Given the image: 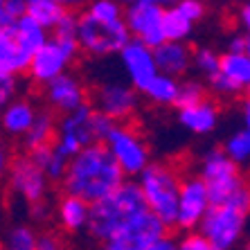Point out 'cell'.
Returning <instances> with one entry per match:
<instances>
[{
	"instance_id": "obj_1",
	"label": "cell",
	"mask_w": 250,
	"mask_h": 250,
	"mask_svg": "<svg viewBox=\"0 0 250 250\" xmlns=\"http://www.w3.org/2000/svg\"><path fill=\"white\" fill-rule=\"evenodd\" d=\"M86 232L108 250H156L169 226L153 214L138 181H124L108 196L90 203Z\"/></svg>"
},
{
	"instance_id": "obj_2",
	"label": "cell",
	"mask_w": 250,
	"mask_h": 250,
	"mask_svg": "<svg viewBox=\"0 0 250 250\" xmlns=\"http://www.w3.org/2000/svg\"><path fill=\"white\" fill-rule=\"evenodd\" d=\"M124 181L126 174L120 169L104 142H90L82 146L68 160L65 174L61 178L65 192L88 203H97L99 198L108 196Z\"/></svg>"
},
{
	"instance_id": "obj_3",
	"label": "cell",
	"mask_w": 250,
	"mask_h": 250,
	"mask_svg": "<svg viewBox=\"0 0 250 250\" xmlns=\"http://www.w3.org/2000/svg\"><path fill=\"white\" fill-rule=\"evenodd\" d=\"M198 176L208 185L209 203H228L250 214V185L223 149H212L201 158Z\"/></svg>"
},
{
	"instance_id": "obj_4",
	"label": "cell",
	"mask_w": 250,
	"mask_h": 250,
	"mask_svg": "<svg viewBox=\"0 0 250 250\" xmlns=\"http://www.w3.org/2000/svg\"><path fill=\"white\" fill-rule=\"evenodd\" d=\"M113 126L115 122L111 117L97 111L93 104L83 102L75 111L63 113V117L57 122V138L52 145L65 158H72L82 146L90 142H104Z\"/></svg>"
},
{
	"instance_id": "obj_5",
	"label": "cell",
	"mask_w": 250,
	"mask_h": 250,
	"mask_svg": "<svg viewBox=\"0 0 250 250\" xmlns=\"http://www.w3.org/2000/svg\"><path fill=\"white\" fill-rule=\"evenodd\" d=\"M135 178L149 209L165 226L174 228L181 174L167 163H149Z\"/></svg>"
},
{
	"instance_id": "obj_6",
	"label": "cell",
	"mask_w": 250,
	"mask_h": 250,
	"mask_svg": "<svg viewBox=\"0 0 250 250\" xmlns=\"http://www.w3.org/2000/svg\"><path fill=\"white\" fill-rule=\"evenodd\" d=\"M248 226V214L228 203H209L198 230L209 241L212 250H230L241 244Z\"/></svg>"
},
{
	"instance_id": "obj_7",
	"label": "cell",
	"mask_w": 250,
	"mask_h": 250,
	"mask_svg": "<svg viewBox=\"0 0 250 250\" xmlns=\"http://www.w3.org/2000/svg\"><path fill=\"white\" fill-rule=\"evenodd\" d=\"M82 52L79 41L77 39H63V36H50L32 57L27 63L29 79L39 86H45L50 79H54L57 75L65 72L70 68V63L75 61Z\"/></svg>"
},
{
	"instance_id": "obj_8",
	"label": "cell",
	"mask_w": 250,
	"mask_h": 250,
	"mask_svg": "<svg viewBox=\"0 0 250 250\" xmlns=\"http://www.w3.org/2000/svg\"><path fill=\"white\" fill-rule=\"evenodd\" d=\"M131 39L124 18L113 21V23H102L97 18L88 16L86 12L79 14L77 23V41L82 52L90 57H108V54L120 52V47Z\"/></svg>"
},
{
	"instance_id": "obj_9",
	"label": "cell",
	"mask_w": 250,
	"mask_h": 250,
	"mask_svg": "<svg viewBox=\"0 0 250 250\" xmlns=\"http://www.w3.org/2000/svg\"><path fill=\"white\" fill-rule=\"evenodd\" d=\"M104 145L108 146L111 156L115 158V163L120 165L126 178L138 176L146 165L151 163V151L149 145L145 142V138L128 124L115 122V126L108 131V135L104 138Z\"/></svg>"
},
{
	"instance_id": "obj_10",
	"label": "cell",
	"mask_w": 250,
	"mask_h": 250,
	"mask_svg": "<svg viewBox=\"0 0 250 250\" xmlns=\"http://www.w3.org/2000/svg\"><path fill=\"white\" fill-rule=\"evenodd\" d=\"M7 183H9V189H12L14 196H18L27 205L45 201L47 189H50V178L32 160V156H21L9 163Z\"/></svg>"
},
{
	"instance_id": "obj_11",
	"label": "cell",
	"mask_w": 250,
	"mask_h": 250,
	"mask_svg": "<svg viewBox=\"0 0 250 250\" xmlns=\"http://www.w3.org/2000/svg\"><path fill=\"white\" fill-rule=\"evenodd\" d=\"M209 208V194L208 185L198 174L181 178L178 187V205H176V223L174 228L178 230H194L198 228L203 214Z\"/></svg>"
},
{
	"instance_id": "obj_12",
	"label": "cell",
	"mask_w": 250,
	"mask_h": 250,
	"mask_svg": "<svg viewBox=\"0 0 250 250\" xmlns=\"http://www.w3.org/2000/svg\"><path fill=\"white\" fill-rule=\"evenodd\" d=\"M95 108L108 115L113 122H126L140 108V90L131 83L106 82L95 90Z\"/></svg>"
},
{
	"instance_id": "obj_13",
	"label": "cell",
	"mask_w": 250,
	"mask_h": 250,
	"mask_svg": "<svg viewBox=\"0 0 250 250\" xmlns=\"http://www.w3.org/2000/svg\"><path fill=\"white\" fill-rule=\"evenodd\" d=\"M163 5L156 2H131L124 5V23L128 27L131 39L146 43V45L156 47L158 43L165 41L163 34Z\"/></svg>"
},
{
	"instance_id": "obj_14",
	"label": "cell",
	"mask_w": 250,
	"mask_h": 250,
	"mask_svg": "<svg viewBox=\"0 0 250 250\" xmlns=\"http://www.w3.org/2000/svg\"><path fill=\"white\" fill-rule=\"evenodd\" d=\"M117 54H120V63H122L124 75L128 77V83H131L135 90H142V88L149 83V79L158 72L153 47L138 41V39H128V41L120 47Z\"/></svg>"
},
{
	"instance_id": "obj_15",
	"label": "cell",
	"mask_w": 250,
	"mask_h": 250,
	"mask_svg": "<svg viewBox=\"0 0 250 250\" xmlns=\"http://www.w3.org/2000/svg\"><path fill=\"white\" fill-rule=\"evenodd\" d=\"M45 102L57 113L75 111L86 102V88L79 77L65 70L45 83Z\"/></svg>"
},
{
	"instance_id": "obj_16",
	"label": "cell",
	"mask_w": 250,
	"mask_h": 250,
	"mask_svg": "<svg viewBox=\"0 0 250 250\" xmlns=\"http://www.w3.org/2000/svg\"><path fill=\"white\" fill-rule=\"evenodd\" d=\"M153 57H156L158 72L171 75L176 79L185 77L192 70V47L187 45V41H169V39H165L163 43H158L153 47Z\"/></svg>"
},
{
	"instance_id": "obj_17",
	"label": "cell",
	"mask_w": 250,
	"mask_h": 250,
	"mask_svg": "<svg viewBox=\"0 0 250 250\" xmlns=\"http://www.w3.org/2000/svg\"><path fill=\"white\" fill-rule=\"evenodd\" d=\"M178 124L192 135H209L219 126V106L203 97L196 104L178 108Z\"/></svg>"
},
{
	"instance_id": "obj_18",
	"label": "cell",
	"mask_w": 250,
	"mask_h": 250,
	"mask_svg": "<svg viewBox=\"0 0 250 250\" xmlns=\"http://www.w3.org/2000/svg\"><path fill=\"white\" fill-rule=\"evenodd\" d=\"M36 108L29 99L12 97L0 111V131L9 138H23L36 117Z\"/></svg>"
},
{
	"instance_id": "obj_19",
	"label": "cell",
	"mask_w": 250,
	"mask_h": 250,
	"mask_svg": "<svg viewBox=\"0 0 250 250\" xmlns=\"http://www.w3.org/2000/svg\"><path fill=\"white\" fill-rule=\"evenodd\" d=\"M88 216H90V203L83 198L75 196V194L65 192L61 201L57 203V221L70 234L86 232L88 228Z\"/></svg>"
},
{
	"instance_id": "obj_20",
	"label": "cell",
	"mask_w": 250,
	"mask_h": 250,
	"mask_svg": "<svg viewBox=\"0 0 250 250\" xmlns=\"http://www.w3.org/2000/svg\"><path fill=\"white\" fill-rule=\"evenodd\" d=\"M9 29H12L14 41L18 43V47H21L27 57H32V54L50 39V29H45L41 23H36L34 18L27 16V14L16 18V21L9 25Z\"/></svg>"
},
{
	"instance_id": "obj_21",
	"label": "cell",
	"mask_w": 250,
	"mask_h": 250,
	"mask_svg": "<svg viewBox=\"0 0 250 250\" xmlns=\"http://www.w3.org/2000/svg\"><path fill=\"white\" fill-rule=\"evenodd\" d=\"M29 57L14 41L12 29L0 27V77H18L27 70Z\"/></svg>"
},
{
	"instance_id": "obj_22",
	"label": "cell",
	"mask_w": 250,
	"mask_h": 250,
	"mask_svg": "<svg viewBox=\"0 0 250 250\" xmlns=\"http://www.w3.org/2000/svg\"><path fill=\"white\" fill-rule=\"evenodd\" d=\"M57 138V117H54L52 108L50 111H36V117L32 126L27 128V133L23 135V145L27 151L39 149L43 145H52Z\"/></svg>"
},
{
	"instance_id": "obj_23",
	"label": "cell",
	"mask_w": 250,
	"mask_h": 250,
	"mask_svg": "<svg viewBox=\"0 0 250 250\" xmlns=\"http://www.w3.org/2000/svg\"><path fill=\"white\" fill-rule=\"evenodd\" d=\"M140 93L158 106H174L176 95H178V79L165 72H156Z\"/></svg>"
},
{
	"instance_id": "obj_24",
	"label": "cell",
	"mask_w": 250,
	"mask_h": 250,
	"mask_svg": "<svg viewBox=\"0 0 250 250\" xmlns=\"http://www.w3.org/2000/svg\"><path fill=\"white\" fill-rule=\"evenodd\" d=\"M219 70L223 75L234 82L241 90H250V57L246 52H232L228 50L226 54H221L219 59Z\"/></svg>"
},
{
	"instance_id": "obj_25",
	"label": "cell",
	"mask_w": 250,
	"mask_h": 250,
	"mask_svg": "<svg viewBox=\"0 0 250 250\" xmlns=\"http://www.w3.org/2000/svg\"><path fill=\"white\" fill-rule=\"evenodd\" d=\"M29 156L45 171V176L50 181H61V178H63L70 158H65L61 151H57L54 145H43V146H39V149H32Z\"/></svg>"
},
{
	"instance_id": "obj_26",
	"label": "cell",
	"mask_w": 250,
	"mask_h": 250,
	"mask_svg": "<svg viewBox=\"0 0 250 250\" xmlns=\"http://www.w3.org/2000/svg\"><path fill=\"white\" fill-rule=\"evenodd\" d=\"M194 21L185 16L176 5L165 7L163 12V34L169 41H187L194 34Z\"/></svg>"
},
{
	"instance_id": "obj_27",
	"label": "cell",
	"mask_w": 250,
	"mask_h": 250,
	"mask_svg": "<svg viewBox=\"0 0 250 250\" xmlns=\"http://www.w3.org/2000/svg\"><path fill=\"white\" fill-rule=\"evenodd\" d=\"M223 151L228 153V158L237 165L239 169L250 165V128H239L232 135H228Z\"/></svg>"
},
{
	"instance_id": "obj_28",
	"label": "cell",
	"mask_w": 250,
	"mask_h": 250,
	"mask_svg": "<svg viewBox=\"0 0 250 250\" xmlns=\"http://www.w3.org/2000/svg\"><path fill=\"white\" fill-rule=\"evenodd\" d=\"M65 9L52 0H29L27 2V16H32L36 23H41L45 29H54L59 18Z\"/></svg>"
},
{
	"instance_id": "obj_29",
	"label": "cell",
	"mask_w": 250,
	"mask_h": 250,
	"mask_svg": "<svg viewBox=\"0 0 250 250\" xmlns=\"http://www.w3.org/2000/svg\"><path fill=\"white\" fill-rule=\"evenodd\" d=\"M219 59L221 54L214 52L212 47H198L192 52V70L198 77L209 79L214 72H219Z\"/></svg>"
},
{
	"instance_id": "obj_30",
	"label": "cell",
	"mask_w": 250,
	"mask_h": 250,
	"mask_svg": "<svg viewBox=\"0 0 250 250\" xmlns=\"http://www.w3.org/2000/svg\"><path fill=\"white\" fill-rule=\"evenodd\" d=\"M5 248L9 250H36V232L25 223L9 228L5 234Z\"/></svg>"
},
{
	"instance_id": "obj_31",
	"label": "cell",
	"mask_w": 250,
	"mask_h": 250,
	"mask_svg": "<svg viewBox=\"0 0 250 250\" xmlns=\"http://www.w3.org/2000/svg\"><path fill=\"white\" fill-rule=\"evenodd\" d=\"M86 14L102 21V23H113V21H120L124 16V5L120 0H93L86 7Z\"/></svg>"
},
{
	"instance_id": "obj_32",
	"label": "cell",
	"mask_w": 250,
	"mask_h": 250,
	"mask_svg": "<svg viewBox=\"0 0 250 250\" xmlns=\"http://www.w3.org/2000/svg\"><path fill=\"white\" fill-rule=\"evenodd\" d=\"M203 97H205V86L198 79H183V82H178V95H176L174 106L181 108V106L196 104Z\"/></svg>"
},
{
	"instance_id": "obj_33",
	"label": "cell",
	"mask_w": 250,
	"mask_h": 250,
	"mask_svg": "<svg viewBox=\"0 0 250 250\" xmlns=\"http://www.w3.org/2000/svg\"><path fill=\"white\" fill-rule=\"evenodd\" d=\"M208 83H209V90L214 95H219V97H237V95H241L244 90L237 86L234 82H230L226 75H223L221 70L219 72H214V75L208 79Z\"/></svg>"
},
{
	"instance_id": "obj_34",
	"label": "cell",
	"mask_w": 250,
	"mask_h": 250,
	"mask_svg": "<svg viewBox=\"0 0 250 250\" xmlns=\"http://www.w3.org/2000/svg\"><path fill=\"white\" fill-rule=\"evenodd\" d=\"M77 23H79V14L75 9H65L54 25V36H63V39H77Z\"/></svg>"
},
{
	"instance_id": "obj_35",
	"label": "cell",
	"mask_w": 250,
	"mask_h": 250,
	"mask_svg": "<svg viewBox=\"0 0 250 250\" xmlns=\"http://www.w3.org/2000/svg\"><path fill=\"white\" fill-rule=\"evenodd\" d=\"M178 248L181 250H212V246L201 234V230L194 228V230H185V237L178 241Z\"/></svg>"
},
{
	"instance_id": "obj_36",
	"label": "cell",
	"mask_w": 250,
	"mask_h": 250,
	"mask_svg": "<svg viewBox=\"0 0 250 250\" xmlns=\"http://www.w3.org/2000/svg\"><path fill=\"white\" fill-rule=\"evenodd\" d=\"M174 5L178 7L189 21H194V23H198V21L205 16V0H178Z\"/></svg>"
},
{
	"instance_id": "obj_37",
	"label": "cell",
	"mask_w": 250,
	"mask_h": 250,
	"mask_svg": "<svg viewBox=\"0 0 250 250\" xmlns=\"http://www.w3.org/2000/svg\"><path fill=\"white\" fill-rule=\"evenodd\" d=\"M16 90H18L16 77H0V111H2V106L16 95Z\"/></svg>"
},
{
	"instance_id": "obj_38",
	"label": "cell",
	"mask_w": 250,
	"mask_h": 250,
	"mask_svg": "<svg viewBox=\"0 0 250 250\" xmlns=\"http://www.w3.org/2000/svg\"><path fill=\"white\" fill-rule=\"evenodd\" d=\"M5 14L9 18V23H14L16 18L27 14V0H5Z\"/></svg>"
},
{
	"instance_id": "obj_39",
	"label": "cell",
	"mask_w": 250,
	"mask_h": 250,
	"mask_svg": "<svg viewBox=\"0 0 250 250\" xmlns=\"http://www.w3.org/2000/svg\"><path fill=\"white\" fill-rule=\"evenodd\" d=\"M61 248V241L59 237L45 232V234H36V250H57Z\"/></svg>"
},
{
	"instance_id": "obj_40",
	"label": "cell",
	"mask_w": 250,
	"mask_h": 250,
	"mask_svg": "<svg viewBox=\"0 0 250 250\" xmlns=\"http://www.w3.org/2000/svg\"><path fill=\"white\" fill-rule=\"evenodd\" d=\"M237 23L246 34H250V0L241 2V7H239V12H237Z\"/></svg>"
},
{
	"instance_id": "obj_41",
	"label": "cell",
	"mask_w": 250,
	"mask_h": 250,
	"mask_svg": "<svg viewBox=\"0 0 250 250\" xmlns=\"http://www.w3.org/2000/svg\"><path fill=\"white\" fill-rule=\"evenodd\" d=\"M9 151H7V146L0 142V181L7 176V169H9Z\"/></svg>"
},
{
	"instance_id": "obj_42",
	"label": "cell",
	"mask_w": 250,
	"mask_h": 250,
	"mask_svg": "<svg viewBox=\"0 0 250 250\" xmlns=\"http://www.w3.org/2000/svg\"><path fill=\"white\" fill-rule=\"evenodd\" d=\"M244 43H246L244 34H234V36H230V41H228V50H232V52H244Z\"/></svg>"
},
{
	"instance_id": "obj_43",
	"label": "cell",
	"mask_w": 250,
	"mask_h": 250,
	"mask_svg": "<svg viewBox=\"0 0 250 250\" xmlns=\"http://www.w3.org/2000/svg\"><path fill=\"white\" fill-rule=\"evenodd\" d=\"M27 2H29V0H27ZM52 2L61 5L63 9H79L82 5H86V0H52Z\"/></svg>"
},
{
	"instance_id": "obj_44",
	"label": "cell",
	"mask_w": 250,
	"mask_h": 250,
	"mask_svg": "<svg viewBox=\"0 0 250 250\" xmlns=\"http://www.w3.org/2000/svg\"><path fill=\"white\" fill-rule=\"evenodd\" d=\"M241 120H244V126L250 128V95L244 99V104H241Z\"/></svg>"
},
{
	"instance_id": "obj_45",
	"label": "cell",
	"mask_w": 250,
	"mask_h": 250,
	"mask_svg": "<svg viewBox=\"0 0 250 250\" xmlns=\"http://www.w3.org/2000/svg\"><path fill=\"white\" fill-rule=\"evenodd\" d=\"M122 5H131V2H156V5H163V7H169L174 5V2H178V0H120Z\"/></svg>"
},
{
	"instance_id": "obj_46",
	"label": "cell",
	"mask_w": 250,
	"mask_h": 250,
	"mask_svg": "<svg viewBox=\"0 0 250 250\" xmlns=\"http://www.w3.org/2000/svg\"><path fill=\"white\" fill-rule=\"evenodd\" d=\"M7 25H12V23H9V18L5 14V0H0V27H7Z\"/></svg>"
},
{
	"instance_id": "obj_47",
	"label": "cell",
	"mask_w": 250,
	"mask_h": 250,
	"mask_svg": "<svg viewBox=\"0 0 250 250\" xmlns=\"http://www.w3.org/2000/svg\"><path fill=\"white\" fill-rule=\"evenodd\" d=\"M244 52L250 57V34H246V43H244Z\"/></svg>"
},
{
	"instance_id": "obj_48",
	"label": "cell",
	"mask_w": 250,
	"mask_h": 250,
	"mask_svg": "<svg viewBox=\"0 0 250 250\" xmlns=\"http://www.w3.org/2000/svg\"><path fill=\"white\" fill-rule=\"evenodd\" d=\"M230 2H246V0H230Z\"/></svg>"
},
{
	"instance_id": "obj_49",
	"label": "cell",
	"mask_w": 250,
	"mask_h": 250,
	"mask_svg": "<svg viewBox=\"0 0 250 250\" xmlns=\"http://www.w3.org/2000/svg\"><path fill=\"white\" fill-rule=\"evenodd\" d=\"M248 248H250V244H248Z\"/></svg>"
}]
</instances>
